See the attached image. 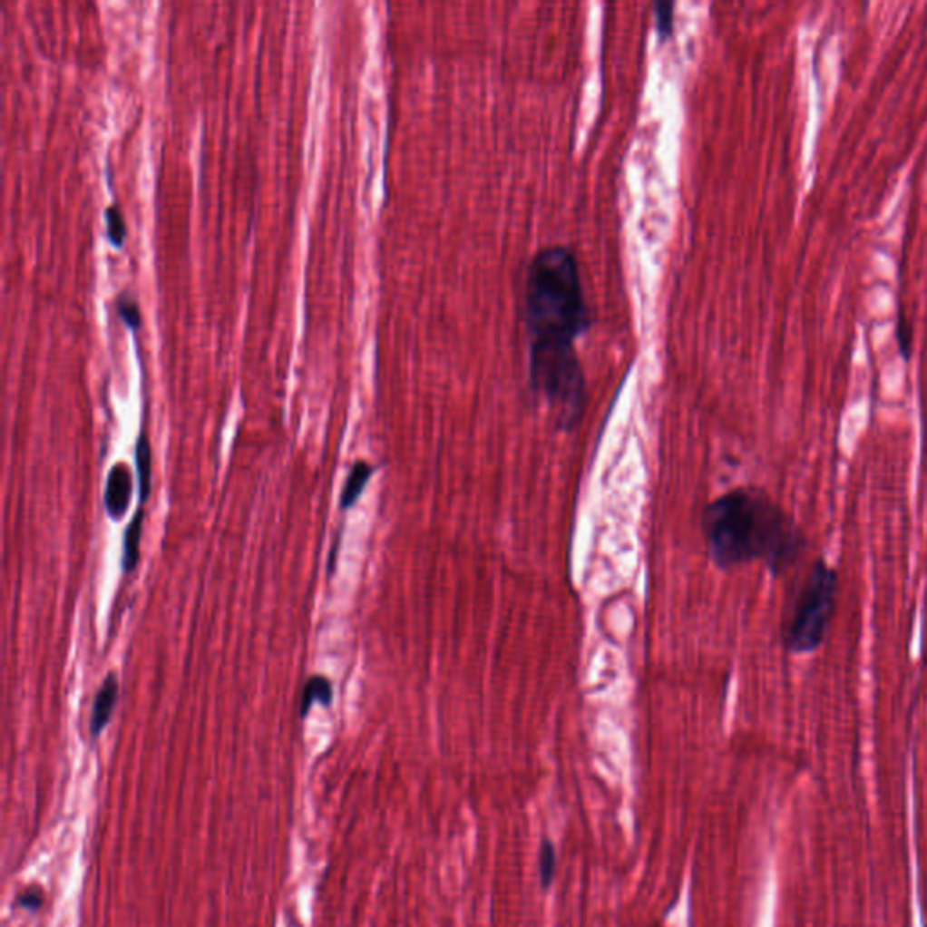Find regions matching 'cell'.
<instances>
[{
	"instance_id": "cell-1",
	"label": "cell",
	"mask_w": 927,
	"mask_h": 927,
	"mask_svg": "<svg viewBox=\"0 0 927 927\" xmlns=\"http://www.w3.org/2000/svg\"><path fill=\"white\" fill-rule=\"evenodd\" d=\"M703 532L717 567L763 561L774 576L794 567L808 543L794 516L757 487H737L708 503Z\"/></svg>"
},
{
	"instance_id": "cell-2",
	"label": "cell",
	"mask_w": 927,
	"mask_h": 927,
	"mask_svg": "<svg viewBox=\"0 0 927 927\" xmlns=\"http://www.w3.org/2000/svg\"><path fill=\"white\" fill-rule=\"evenodd\" d=\"M529 350H572L589 327V310L574 252L563 245L540 249L525 278Z\"/></svg>"
},
{
	"instance_id": "cell-3",
	"label": "cell",
	"mask_w": 927,
	"mask_h": 927,
	"mask_svg": "<svg viewBox=\"0 0 927 927\" xmlns=\"http://www.w3.org/2000/svg\"><path fill=\"white\" fill-rule=\"evenodd\" d=\"M839 594V572L817 558L797 592L783 632L785 647L794 654H812L826 639Z\"/></svg>"
},
{
	"instance_id": "cell-4",
	"label": "cell",
	"mask_w": 927,
	"mask_h": 927,
	"mask_svg": "<svg viewBox=\"0 0 927 927\" xmlns=\"http://www.w3.org/2000/svg\"><path fill=\"white\" fill-rule=\"evenodd\" d=\"M132 494V480L131 471L125 464H116L109 471L107 485L103 493V503L111 518L120 520L125 516Z\"/></svg>"
},
{
	"instance_id": "cell-5",
	"label": "cell",
	"mask_w": 927,
	"mask_h": 927,
	"mask_svg": "<svg viewBox=\"0 0 927 927\" xmlns=\"http://www.w3.org/2000/svg\"><path fill=\"white\" fill-rule=\"evenodd\" d=\"M118 694H120L118 676L114 672H111L105 676V679L94 698L91 721H89V730H91L93 737L100 736L103 732V728L109 725L114 707H116V701H118Z\"/></svg>"
},
{
	"instance_id": "cell-6",
	"label": "cell",
	"mask_w": 927,
	"mask_h": 927,
	"mask_svg": "<svg viewBox=\"0 0 927 927\" xmlns=\"http://www.w3.org/2000/svg\"><path fill=\"white\" fill-rule=\"evenodd\" d=\"M143 511L138 509L136 514L132 516L127 531H125V538H123V571L125 572H132L138 565V560H140V542H141V534H143Z\"/></svg>"
},
{
	"instance_id": "cell-7",
	"label": "cell",
	"mask_w": 927,
	"mask_h": 927,
	"mask_svg": "<svg viewBox=\"0 0 927 927\" xmlns=\"http://www.w3.org/2000/svg\"><path fill=\"white\" fill-rule=\"evenodd\" d=\"M134 457H136L138 480H140V500H141V503H145L151 496V478H152V459H151L152 454H151V444H149L145 432L138 437V443L134 448Z\"/></svg>"
},
{
	"instance_id": "cell-8",
	"label": "cell",
	"mask_w": 927,
	"mask_h": 927,
	"mask_svg": "<svg viewBox=\"0 0 927 927\" xmlns=\"http://www.w3.org/2000/svg\"><path fill=\"white\" fill-rule=\"evenodd\" d=\"M374 474V467L365 461H359L352 467L348 478H346V485L343 489V494H341V505L343 509H348L352 507L357 498L361 496V493L365 491L368 480L372 478Z\"/></svg>"
},
{
	"instance_id": "cell-9",
	"label": "cell",
	"mask_w": 927,
	"mask_h": 927,
	"mask_svg": "<svg viewBox=\"0 0 927 927\" xmlns=\"http://www.w3.org/2000/svg\"><path fill=\"white\" fill-rule=\"evenodd\" d=\"M332 698H334L332 683L327 678H323V676L310 678L305 685L303 698H301V717H307V714L310 712V708L316 701L328 707L332 703Z\"/></svg>"
},
{
	"instance_id": "cell-10",
	"label": "cell",
	"mask_w": 927,
	"mask_h": 927,
	"mask_svg": "<svg viewBox=\"0 0 927 927\" xmlns=\"http://www.w3.org/2000/svg\"><path fill=\"white\" fill-rule=\"evenodd\" d=\"M538 875L540 884L543 890H549L552 886V881L556 877V848L551 841H543L538 854Z\"/></svg>"
},
{
	"instance_id": "cell-11",
	"label": "cell",
	"mask_w": 927,
	"mask_h": 927,
	"mask_svg": "<svg viewBox=\"0 0 927 927\" xmlns=\"http://www.w3.org/2000/svg\"><path fill=\"white\" fill-rule=\"evenodd\" d=\"M897 345H899V352L901 356L910 361L912 359V354H913V325L912 321L908 319V316L904 314V310L899 312V317H897Z\"/></svg>"
},
{
	"instance_id": "cell-12",
	"label": "cell",
	"mask_w": 927,
	"mask_h": 927,
	"mask_svg": "<svg viewBox=\"0 0 927 927\" xmlns=\"http://www.w3.org/2000/svg\"><path fill=\"white\" fill-rule=\"evenodd\" d=\"M105 218H107V229H109V238L112 239L114 245H122L123 238H125V221H123V216L120 212V209L114 205V207H109L105 210Z\"/></svg>"
},
{
	"instance_id": "cell-13",
	"label": "cell",
	"mask_w": 927,
	"mask_h": 927,
	"mask_svg": "<svg viewBox=\"0 0 927 927\" xmlns=\"http://www.w3.org/2000/svg\"><path fill=\"white\" fill-rule=\"evenodd\" d=\"M116 308H118V312H120L122 319H123L129 327L138 328V327L141 325V314H140V308H138V305H136L132 299H129V298H123V296H122V298L118 299V303H116Z\"/></svg>"
},
{
	"instance_id": "cell-14",
	"label": "cell",
	"mask_w": 927,
	"mask_h": 927,
	"mask_svg": "<svg viewBox=\"0 0 927 927\" xmlns=\"http://www.w3.org/2000/svg\"><path fill=\"white\" fill-rule=\"evenodd\" d=\"M672 11H674V4L672 2H658L656 4L658 29H659V33L663 36L668 34L670 29H672Z\"/></svg>"
},
{
	"instance_id": "cell-15",
	"label": "cell",
	"mask_w": 927,
	"mask_h": 927,
	"mask_svg": "<svg viewBox=\"0 0 927 927\" xmlns=\"http://www.w3.org/2000/svg\"><path fill=\"white\" fill-rule=\"evenodd\" d=\"M18 904L25 910H38L42 906V893L38 890H25L24 893H20L18 897Z\"/></svg>"
}]
</instances>
